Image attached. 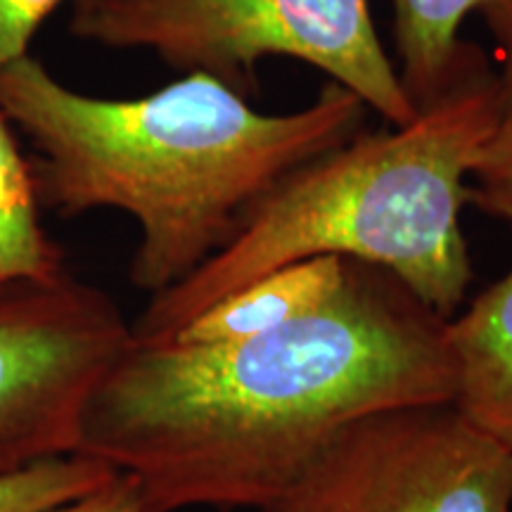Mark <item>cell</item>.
I'll return each instance as SVG.
<instances>
[{
	"label": "cell",
	"instance_id": "1",
	"mask_svg": "<svg viewBox=\"0 0 512 512\" xmlns=\"http://www.w3.org/2000/svg\"><path fill=\"white\" fill-rule=\"evenodd\" d=\"M453 394L448 320L347 259L328 304L264 335L131 337L88 396L76 453L131 477L155 512L259 510L354 420Z\"/></svg>",
	"mask_w": 512,
	"mask_h": 512
},
{
	"label": "cell",
	"instance_id": "2",
	"mask_svg": "<svg viewBox=\"0 0 512 512\" xmlns=\"http://www.w3.org/2000/svg\"><path fill=\"white\" fill-rule=\"evenodd\" d=\"M0 112L38 152V200L67 216L119 209L138 221L131 283L159 294L219 252L280 178L358 136L368 107L328 81L304 110L264 114L200 72L102 100L24 55L0 67Z\"/></svg>",
	"mask_w": 512,
	"mask_h": 512
},
{
	"label": "cell",
	"instance_id": "3",
	"mask_svg": "<svg viewBox=\"0 0 512 512\" xmlns=\"http://www.w3.org/2000/svg\"><path fill=\"white\" fill-rule=\"evenodd\" d=\"M503 107L486 62L406 126L358 133L280 178L181 283L152 294L136 342L174 337L204 309L278 268L342 256L384 268L451 320L472 283L467 174Z\"/></svg>",
	"mask_w": 512,
	"mask_h": 512
},
{
	"label": "cell",
	"instance_id": "4",
	"mask_svg": "<svg viewBox=\"0 0 512 512\" xmlns=\"http://www.w3.org/2000/svg\"><path fill=\"white\" fill-rule=\"evenodd\" d=\"M72 34L110 48L152 50L245 95L266 57H292L330 76L389 126L418 110L384 55L370 0H74Z\"/></svg>",
	"mask_w": 512,
	"mask_h": 512
},
{
	"label": "cell",
	"instance_id": "5",
	"mask_svg": "<svg viewBox=\"0 0 512 512\" xmlns=\"http://www.w3.org/2000/svg\"><path fill=\"white\" fill-rule=\"evenodd\" d=\"M259 512H512V453L453 401L382 408Z\"/></svg>",
	"mask_w": 512,
	"mask_h": 512
},
{
	"label": "cell",
	"instance_id": "6",
	"mask_svg": "<svg viewBox=\"0 0 512 512\" xmlns=\"http://www.w3.org/2000/svg\"><path fill=\"white\" fill-rule=\"evenodd\" d=\"M128 344L119 306L69 273L0 290V475L76 453L88 396Z\"/></svg>",
	"mask_w": 512,
	"mask_h": 512
},
{
	"label": "cell",
	"instance_id": "7",
	"mask_svg": "<svg viewBox=\"0 0 512 512\" xmlns=\"http://www.w3.org/2000/svg\"><path fill=\"white\" fill-rule=\"evenodd\" d=\"M448 344L456 368L453 403L512 453V266L448 320Z\"/></svg>",
	"mask_w": 512,
	"mask_h": 512
},
{
	"label": "cell",
	"instance_id": "8",
	"mask_svg": "<svg viewBox=\"0 0 512 512\" xmlns=\"http://www.w3.org/2000/svg\"><path fill=\"white\" fill-rule=\"evenodd\" d=\"M344 273L347 259L342 256H316L283 266L211 304L169 339L226 344L264 335L328 304Z\"/></svg>",
	"mask_w": 512,
	"mask_h": 512
},
{
	"label": "cell",
	"instance_id": "9",
	"mask_svg": "<svg viewBox=\"0 0 512 512\" xmlns=\"http://www.w3.org/2000/svg\"><path fill=\"white\" fill-rule=\"evenodd\" d=\"M496 0H392L401 86L415 110H427L484 62L458 38L470 12Z\"/></svg>",
	"mask_w": 512,
	"mask_h": 512
},
{
	"label": "cell",
	"instance_id": "10",
	"mask_svg": "<svg viewBox=\"0 0 512 512\" xmlns=\"http://www.w3.org/2000/svg\"><path fill=\"white\" fill-rule=\"evenodd\" d=\"M64 271L62 249L48 238L38 216L34 169L24 162L0 112V290L53 283Z\"/></svg>",
	"mask_w": 512,
	"mask_h": 512
},
{
	"label": "cell",
	"instance_id": "11",
	"mask_svg": "<svg viewBox=\"0 0 512 512\" xmlns=\"http://www.w3.org/2000/svg\"><path fill=\"white\" fill-rule=\"evenodd\" d=\"M117 470L98 458L69 453L0 475V512H48L98 489Z\"/></svg>",
	"mask_w": 512,
	"mask_h": 512
},
{
	"label": "cell",
	"instance_id": "12",
	"mask_svg": "<svg viewBox=\"0 0 512 512\" xmlns=\"http://www.w3.org/2000/svg\"><path fill=\"white\" fill-rule=\"evenodd\" d=\"M467 204L512 226V112H503L467 174Z\"/></svg>",
	"mask_w": 512,
	"mask_h": 512
},
{
	"label": "cell",
	"instance_id": "13",
	"mask_svg": "<svg viewBox=\"0 0 512 512\" xmlns=\"http://www.w3.org/2000/svg\"><path fill=\"white\" fill-rule=\"evenodd\" d=\"M64 0H0V67L29 55V43Z\"/></svg>",
	"mask_w": 512,
	"mask_h": 512
},
{
	"label": "cell",
	"instance_id": "14",
	"mask_svg": "<svg viewBox=\"0 0 512 512\" xmlns=\"http://www.w3.org/2000/svg\"><path fill=\"white\" fill-rule=\"evenodd\" d=\"M48 512H155L140 494L138 484L124 472H117L110 482L88 491L72 501L55 505Z\"/></svg>",
	"mask_w": 512,
	"mask_h": 512
},
{
	"label": "cell",
	"instance_id": "15",
	"mask_svg": "<svg viewBox=\"0 0 512 512\" xmlns=\"http://www.w3.org/2000/svg\"><path fill=\"white\" fill-rule=\"evenodd\" d=\"M482 15L496 41V57L501 72L496 74L498 98L503 112H512V0H496L486 5Z\"/></svg>",
	"mask_w": 512,
	"mask_h": 512
}]
</instances>
